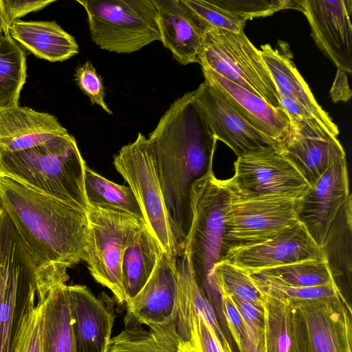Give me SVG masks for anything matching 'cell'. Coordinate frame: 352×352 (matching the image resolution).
I'll return each mask as SVG.
<instances>
[{
  "label": "cell",
  "instance_id": "1",
  "mask_svg": "<svg viewBox=\"0 0 352 352\" xmlns=\"http://www.w3.org/2000/svg\"><path fill=\"white\" fill-rule=\"evenodd\" d=\"M0 206L30 254L37 283H65L67 269L85 257L87 211L6 176H0Z\"/></svg>",
  "mask_w": 352,
  "mask_h": 352
},
{
  "label": "cell",
  "instance_id": "2",
  "mask_svg": "<svg viewBox=\"0 0 352 352\" xmlns=\"http://www.w3.org/2000/svg\"><path fill=\"white\" fill-rule=\"evenodd\" d=\"M148 140L179 254L191 223V189L212 169L217 139L190 91L170 105Z\"/></svg>",
  "mask_w": 352,
  "mask_h": 352
},
{
  "label": "cell",
  "instance_id": "3",
  "mask_svg": "<svg viewBox=\"0 0 352 352\" xmlns=\"http://www.w3.org/2000/svg\"><path fill=\"white\" fill-rule=\"evenodd\" d=\"M86 166L75 138L69 133L25 150L0 148V176L87 211Z\"/></svg>",
  "mask_w": 352,
  "mask_h": 352
},
{
  "label": "cell",
  "instance_id": "4",
  "mask_svg": "<svg viewBox=\"0 0 352 352\" xmlns=\"http://www.w3.org/2000/svg\"><path fill=\"white\" fill-rule=\"evenodd\" d=\"M229 197L226 180L218 179L212 169L195 182L190 192V227L181 250L188 254L196 282L212 306L221 299L213 268L226 254Z\"/></svg>",
  "mask_w": 352,
  "mask_h": 352
},
{
  "label": "cell",
  "instance_id": "5",
  "mask_svg": "<svg viewBox=\"0 0 352 352\" xmlns=\"http://www.w3.org/2000/svg\"><path fill=\"white\" fill-rule=\"evenodd\" d=\"M34 265L18 232L0 207V352H14L29 311L36 305Z\"/></svg>",
  "mask_w": 352,
  "mask_h": 352
},
{
  "label": "cell",
  "instance_id": "6",
  "mask_svg": "<svg viewBox=\"0 0 352 352\" xmlns=\"http://www.w3.org/2000/svg\"><path fill=\"white\" fill-rule=\"evenodd\" d=\"M87 14L92 41L101 49L130 54L160 41L155 0H77Z\"/></svg>",
  "mask_w": 352,
  "mask_h": 352
},
{
  "label": "cell",
  "instance_id": "7",
  "mask_svg": "<svg viewBox=\"0 0 352 352\" xmlns=\"http://www.w3.org/2000/svg\"><path fill=\"white\" fill-rule=\"evenodd\" d=\"M201 67L210 69L275 107L279 94L258 50L243 31L206 27L199 55Z\"/></svg>",
  "mask_w": 352,
  "mask_h": 352
},
{
  "label": "cell",
  "instance_id": "8",
  "mask_svg": "<svg viewBox=\"0 0 352 352\" xmlns=\"http://www.w3.org/2000/svg\"><path fill=\"white\" fill-rule=\"evenodd\" d=\"M178 300L172 316L157 325L125 327L111 339L108 352H194L193 320L204 297L192 271L177 270Z\"/></svg>",
  "mask_w": 352,
  "mask_h": 352
},
{
  "label": "cell",
  "instance_id": "9",
  "mask_svg": "<svg viewBox=\"0 0 352 352\" xmlns=\"http://www.w3.org/2000/svg\"><path fill=\"white\" fill-rule=\"evenodd\" d=\"M226 182L230 197L226 216V254L232 248L265 242L298 221L302 199L245 192L230 179Z\"/></svg>",
  "mask_w": 352,
  "mask_h": 352
},
{
  "label": "cell",
  "instance_id": "10",
  "mask_svg": "<svg viewBox=\"0 0 352 352\" xmlns=\"http://www.w3.org/2000/svg\"><path fill=\"white\" fill-rule=\"evenodd\" d=\"M116 170L128 183L144 216L145 226L162 252L176 260L179 252L170 224L153 151L148 138L138 133L113 157Z\"/></svg>",
  "mask_w": 352,
  "mask_h": 352
},
{
  "label": "cell",
  "instance_id": "11",
  "mask_svg": "<svg viewBox=\"0 0 352 352\" xmlns=\"http://www.w3.org/2000/svg\"><path fill=\"white\" fill-rule=\"evenodd\" d=\"M88 236L83 261L94 280L126 304L121 265L125 249L145 223L135 217L89 206Z\"/></svg>",
  "mask_w": 352,
  "mask_h": 352
},
{
  "label": "cell",
  "instance_id": "12",
  "mask_svg": "<svg viewBox=\"0 0 352 352\" xmlns=\"http://www.w3.org/2000/svg\"><path fill=\"white\" fill-rule=\"evenodd\" d=\"M289 301L292 352H352L351 307L342 292Z\"/></svg>",
  "mask_w": 352,
  "mask_h": 352
},
{
  "label": "cell",
  "instance_id": "13",
  "mask_svg": "<svg viewBox=\"0 0 352 352\" xmlns=\"http://www.w3.org/2000/svg\"><path fill=\"white\" fill-rule=\"evenodd\" d=\"M234 166V175L229 179L243 191L302 199L311 189L296 168L272 146L237 157Z\"/></svg>",
  "mask_w": 352,
  "mask_h": 352
},
{
  "label": "cell",
  "instance_id": "14",
  "mask_svg": "<svg viewBox=\"0 0 352 352\" xmlns=\"http://www.w3.org/2000/svg\"><path fill=\"white\" fill-rule=\"evenodd\" d=\"M324 258L322 248L298 221L265 242L230 249L223 260L252 274L301 261Z\"/></svg>",
  "mask_w": 352,
  "mask_h": 352
},
{
  "label": "cell",
  "instance_id": "15",
  "mask_svg": "<svg viewBox=\"0 0 352 352\" xmlns=\"http://www.w3.org/2000/svg\"><path fill=\"white\" fill-rule=\"evenodd\" d=\"M318 47L338 69L352 72L351 0H298Z\"/></svg>",
  "mask_w": 352,
  "mask_h": 352
},
{
  "label": "cell",
  "instance_id": "16",
  "mask_svg": "<svg viewBox=\"0 0 352 352\" xmlns=\"http://www.w3.org/2000/svg\"><path fill=\"white\" fill-rule=\"evenodd\" d=\"M350 196L345 158L332 164L302 199L298 221L320 248L338 212Z\"/></svg>",
  "mask_w": 352,
  "mask_h": 352
},
{
  "label": "cell",
  "instance_id": "17",
  "mask_svg": "<svg viewBox=\"0 0 352 352\" xmlns=\"http://www.w3.org/2000/svg\"><path fill=\"white\" fill-rule=\"evenodd\" d=\"M205 82L250 126L270 141L277 150L287 139L291 125L283 107H275L214 71L201 67Z\"/></svg>",
  "mask_w": 352,
  "mask_h": 352
},
{
  "label": "cell",
  "instance_id": "18",
  "mask_svg": "<svg viewBox=\"0 0 352 352\" xmlns=\"http://www.w3.org/2000/svg\"><path fill=\"white\" fill-rule=\"evenodd\" d=\"M193 99L217 140L228 145L237 157L274 144L245 121L218 94L204 82Z\"/></svg>",
  "mask_w": 352,
  "mask_h": 352
},
{
  "label": "cell",
  "instance_id": "19",
  "mask_svg": "<svg viewBox=\"0 0 352 352\" xmlns=\"http://www.w3.org/2000/svg\"><path fill=\"white\" fill-rule=\"evenodd\" d=\"M177 300L176 260L170 259L163 253L146 283L126 302L125 327L165 322L173 314Z\"/></svg>",
  "mask_w": 352,
  "mask_h": 352
},
{
  "label": "cell",
  "instance_id": "20",
  "mask_svg": "<svg viewBox=\"0 0 352 352\" xmlns=\"http://www.w3.org/2000/svg\"><path fill=\"white\" fill-rule=\"evenodd\" d=\"M75 352H108L113 310L84 285H67Z\"/></svg>",
  "mask_w": 352,
  "mask_h": 352
},
{
  "label": "cell",
  "instance_id": "21",
  "mask_svg": "<svg viewBox=\"0 0 352 352\" xmlns=\"http://www.w3.org/2000/svg\"><path fill=\"white\" fill-rule=\"evenodd\" d=\"M160 41L181 65L199 62L204 28L182 0H155Z\"/></svg>",
  "mask_w": 352,
  "mask_h": 352
},
{
  "label": "cell",
  "instance_id": "22",
  "mask_svg": "<svg viewBox=\"0 0 352 352\" xmlns=\"http://www.w3.org/2000/svg\"><path fill=\"white\" fill-rule=\"evenodd\" d=\"M259 50L278 94L305 109L338 135L339 131L336 124L316 102L309 87L296 69L288 44L278 41L277 48L265 44Z\"/></svg>",
  "mask_w": 352,
  "mask_h": 352
},
{
  "label": "cell",
  "instance_id": "23",
  "mask_svg": "<svg viewBox=\"0 0 352 352\" xmlns=\"http://www.w3.org/2000/svg\"><path fill=\"white\" fill-rule=\"evenodd\" d=\"M311 186L336 162L345 159L344 150L329 133L306 135L290 132L278 150Z\"/></svg>",
  "mask_w": 352,
  "mask_h": 352
},
{
  "label": "cell",
  "instance_id": "24",
  "mask_svg": "<svg viewBox=\"0 0 352 352\" xmlns=\"http://www.w3.org/2000/svg\"><path fill=\"white\" fill-rule=\"evenodd\" d=\"M68 131L52 115L16 106L0 111V148L25 150Z\"/></svg>",
  "mask_w": 352,
  "mask_h": 352
},
{
  "label": "cell",
  "instance_id": "25",
  "mask_svg": "<svg viewBox=\"0 0 352 352\" xmlns=\"http://www.w3.org/2000/svg\"><path fill=\"white\" fill-rule=\"evenodd\" d=\"M43 304L42 352H75L67 285L37 286Z\"/></svg>",
  "mask_w": 352,
  "mask_h": 352
},
{
  "label": "cell",
  "instance_id": "26",
  "mask_svg": "<svg viewBox=\"0 0 352 352\" xmlns=\"http://www.w3.org/2000/svg\"><path fill=\"white\" fill-rule=\"evenodd\" d=\"M10 36L36 57L63 61L78 53L76 39L55 21L16 20L8 30Z\"/></svg>",
  "mask_w": 352,
  "mask_h": 352
},
{
  "label": "cell",
  "instance_id": "27",
  "mask_svg": "<svg viewBox=\"0 0 352 352\" xmlns=\"http://www.w3.org/2000/svg\"><path fill=\"white\" fill-rule=\"evenodd\" d=\"M163 253L146 226L140 229L125 249L122 260V285L127 300L142 289Z\"/></svg>",
  "mask_w": 352,
  "mask_h": 352
},
{
  "label": "cell",
  "instance_id": "28",
  "mask_svg": "<svg viewBox=\"0 0 352 352\" xmlns=\"http://www.w3.org/2000/svg\"><path fill=\"white\" fill-rule=\"evenodd\" d=\"M85 190L89 206L128 214L144 223L142 211L131 188L108 180L87 165Z\"/></svg>",
  "mask_w": 352,
  "mask_h": 352
},
{
  "label": "cell",
  "instance_id": "29",
  "mask_svg": "<svg viewBox=\"0 0 352 352\" xmlns=\"http://www.w3.org/2000/svg\"><path fill=\"white\" fill-rule=\"evenodd\" d=\"M256 285L263 294L265 352H292V319L289 299L271 289Z\"/></svg>",
  "mask_w": 352,
  "mask_h": 352
},
{
  "label": "cell",
  "instance_id": "30",
  "mask_svg": "<svg viewBox=\"0 0 352 352\" xmlns=\"http://www.w3.org/2000/svg\"><path fill=\"white\" fill-rule=\"evenodd\" d=\"M287 287H311L337 285L324 259H309L261 270L252 274Z\"/></svg>",
  "mask_w": 352,
  "mask_h": 352
},
{
  "label": "cell",
  "instance_id": "31",
  "mask_svg": "<svg viewBox=\"0 0 352 352\" xmlns=\"http://www.w3.org/2000/svg\"><path fill=\"white\" fill-rule=\"evenodd\" d=\"M24 50L9 34L0 39V111L18 106L26 79Z\"/></svg>",
  "mask_w": 352,
  "mask_h": 352
},
{
  "label": "cell",
  "instance_id": "32",
  "mask_svg": "<svg viewBox=\"0 0 352 352\" xmlns=\"http://www.w3.org/2000/svg\"><path fill=\"white\" fill-rule=\"evenodd\" d=\"M351 195L340 208L321 247L336 281L343 273L351 272Z\"/></svg>",
  "mask_w": 352,
  "mask_h": 352
},
{
  "label": "cell",
  "instance_id": "33",
  "mask_svg": "<svg viewBox=\"0 0 352 352\" xmlns=\"http://www.w3.org/2000/svg\"><path fill=\"white\" fill-rule=\"evenodd\" d=\"M213 275L219 295L263 308V294L250 274L223 260L214 266Z\"/></svg>",
  "mask_w": 352,
  "mask_h": 352
},
{
  "label": "cell",
  "instance_id": "34",
  "mask_svg": "<svg viewBox=\"0 0 352 352\" xmlns=\"http://www.w3.org/2000/svg\"><path fill=\"white\" fill-rule=\"evenodd\" d=\"M182 1L204 30L206 27H212L233 32L243 31L246 21L217 6L213 0Z\"/></svg>",
  "mask_w": 352,
  "mask_h": 352
},
{
  "label": "cell",
  "instance_id": "35",
  "mask_svg": "<svg viewBox=\"0 0 352 352\" xmlns=\"http://www.w3.org/2000/svg\"><path fill=\"white\" fill-rule=\"evenodd\" d=\"M217 6L247 21L287 9L300 10L298 0H213Z\"/></svg>",
  "mask_w": 352,
  "mask_h": 352
},
{
  "label": "cell",
  "instance_id": "36",
  "mask_svg": "<svg viewBox=\"0 0 352 352\" xmlns=\"http://www.w3.org/2000/svg\"><path fill=\"white\" fill-rule=\"evenodd\" d=\"M43 304L40 299L25 316L14 352H42Z\"/></svg>",
  "mask_w": 352,
  "mask_h": 352
},
{
  "label": "cell",
  "instance_id": "37",
  "mask_svg": "<svg viewBox=\"0 0 352 352\" xmlns=\"http://www.w3.org/2000/svg\"><path fill=\"white\" fill-rule=\"evenodd\" d=\"M281 107L288 115L291 125V131L307 135L335 134L324 123L294 101L279 95Z\"/></svg>",
  "mask_w": 352,
  "mask_h": 352
},
{
  "label": "cell",
  "instance_id": "38",
  "mask_svg": "<svg viewBox=\"0 0 352 352\" xmlns=\"http://www.w3.org/2000/svg\"><path fill=\"white\" fill-rule=\"evenodd\" d=\"M75 80L80 89L89 97L91 104H97L108 114H113L104 101L102 78L90 60H87L76 68Z\"/></svg>",
  "mask_w": 352,
  "mask_h": 352
},
{
  "label": "cell",
  "instance_id": "39",
  "mask_svg": "<svg viewBox=\"0 0 352 352\" xmlns=\"http://www.w3.org/2000/svg\"><path fill=\"white\" fill-rule=\"evenodd\" d=\"M250 276L257 285L271 289L289 299L314 300L334 296L342 292L337 285L311 287H287L272 283L256 276Z\"/></svg>",
  "mask_w": 352,
  "mask_h": 352
},
{
  "label": "cell",
  "instance_id": "40",
  "mask_svg": "<svg viewBox=\"0 0 352 352\" xmlns=\"http://www.w3.org/2000/svg\"><path fill=\"white\" fill-rule=\"evenodd\" d=\"M54 0H0V14L3 25V34H8L9 26L28 13L46 7Z\"/></svg>",
  "mask_w": 352,
  "mask_h": 352
},
{
  "label": "cell",
  "instance_id": "41",
  "mask_svg": "<svg viewBox=\"0 0 352 352\" xmlns=\"http://www.w3.org/2000/svg\"><path fill=\"white\" fill-rule=\"evenodd\" d=\"M220 298L222 311L232 336L239 352H245L248 333L242 317L230 296L221 294Z\"/></svg>",
  "mask_w": 352,
  "mask_h": 352
},
{
  "label": "cell",
  "instance_id": "42",
  "mask_svg": "<svg viewBox=\"0 0 352 352\" xmlns=\"http://www.w3.org/2000/svg\"><path fill=\"white\" fill-rule=\"evenodd\" d=\"M195 352H227L210 325L197 314L193 320Z\"/></svg>",
  "mask_w": 352,
  "mask_h": 352
},
{
  "label": "cell",
  "instance_id": "43",
  "mask_svg": "<svg viewBox=\"0 0 352 352\" xmlns=\"http://www.w3.org/2000/svg\"><path fill=\"white\" fill-rule=\"evenodd\" d=\"M232 300L242 317L246 331L253 333H258L263 331V308L238 299L232 298Z\"/></svg>",
  "mask_w": 352,
  "mask_h": 352
},
{
  "label": "cell",
  "instance_id": "44",
  "mask_svg": "<svg viewBox=\"0 0 352 352\" xmlns=\"http://www.w3.org/2000/svg\"><path fill=\"white\" fill-rule=\"evenodd\" d=\"M330 96L335 102H346L351 97V91L349 86L346 73L338 69V72L330 90Z\"/></svg>",
  "mask_w": 352,
  "mask_h": 352
},
{
  "label": "cell",
  "instance_id": "45",
  "mask_svg": "<svg viewBox=\"0 0 352 352\" xmlns=\"http://www.w3.org/2000/svg\"><path fill=\"white\" fill-rule=\"evenodd\" d=\"M248 344L245 352H265L263 331L258 333L248 332Z\"/></svg>",
  "mask_w": 352,
  "mask_h": 352
},
{
  "label": "cell",
  "instance_id": "46",
  "mask_svg": "<svg viewBox=\"0 0 352 352\" xmlns=\"http://www.w3.org/2000/svg\"><path fill=\"white\" fill-rule=\"evenodd\" d=\"M0 34H3V25L0 14Z\"/></svg>",
  "mask_w": 352,
  "mask_h": 352
},
{
  "label": "cell",
  "instance_id": "47",
  "mask_svg": "<svg viewBox=\"0 0 352 352\" xmlns=\"http://www.w3.org/2000/svg\"><path fill=\"white\" fill-rule=\"evenodd\" d=\"M3 36V34H0V39L1 38V37Z\"/></svg>",
  "mask_w": 352,
  "mask_h": 352
}]
</instances>
